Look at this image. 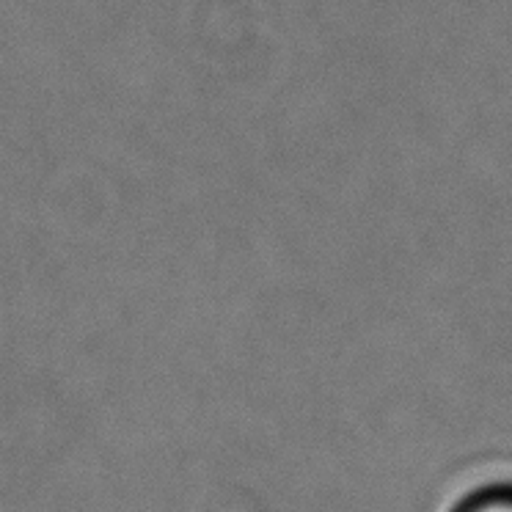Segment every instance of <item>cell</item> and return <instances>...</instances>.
<instances>
[{"instance_id":"6da1fadb","label":"cell","mask_w":512,"mask_h":512,"mask_svg":"<svg viewBox=\"0 0 512 512\" xmlns=\"http://www.w3.org/2000/svg\"><path fill=\"white\" fill-rule=\"evenodd\" d=\"M452 512H512V482H496L471 490L457 501Z\"/></svg>"}]
</instances>
